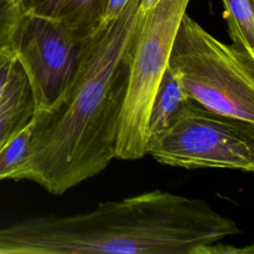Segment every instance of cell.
I'll use <instances>...</instances> for the list:
<instances>
[{"mask_svg": "<svg viewBox=\"0 0 254 254\" xmlns=\"http://www.w3.org/2000/svg\"><path fill=\"white\" fill-rule=\"evenodd\" d=\"M140 1L130 0L119 15L103 19L80 44L64 91L50 108L34 113L29 155L15 181L30 180L63 194L115 159Z\"/></svg>", "mask_w": 254, "mask_h": 254, "instance_id": "6da1fadb", "label": "cell"}, {"mask_svg": "<svg viewBox=\"0 0 254 254\" xmlns=\"http://www.w3.org/2000/svg\"><path fill=\"white\" fill-rule=\"evenodd\" d=\"M241 233L200 198L155 190L87 212L44 215L0 228V254H202Z\"/></svg>", "mask_w": 254, "mask_h": 254, "instance_id": "7a4b0ae2", "label": "cell"}, {"mask_svg": "<svg viewBox=\"0 0 254 254\" xmlns=\"http://www.w3.org/2000/svg\"><path fill=\"white\" fill-rule=\"evenodd\" d=\"M168 67L191 100L254 123V57L220 42L187 14L174 38Z\"/></svg>", "mask_w": 254, "mask_h": 254, "instance_id": "3957f363", "label": "cell"}, {"mask_svg": "<svg viewBox=\"0 0 254 254\" xmlns=\"http://www.w3.org/2000/svg\"><path fill=\"white\" fill-rule=\"evenodd\" d=\"M189 1L160 0L147 15L138 13L139 26L119 120L115 159L133 161L147 155L150 107Z\"/></svg>", "mask_w": 254, "mask_h": 254, "instance_id": "277c9868", "label": "cell"}, {"mask_svg": "<svg viewBox=\"0 0 254 254\" xmlns=\"http://www.w3.org/2000/svg\"><path fill=\"white\" fill-rule=\"evenodd\" d=\"M147 154L158 163L184 169L254 171V123L222 115L192 101Z\"/></svg>", "mask_w": 254, "mask_h": 254, "instance_id": "5b68a950", "label": "cell"}, {"mask_svg": "<svg viewBox=\"0 0 254 254\" xmlns=\"http://www.w3.org/2000/svg\"><path fill=\"white\" fill-rule=\"evenodd\" d=\"M11 48L28 78L35 112L50 108L75 71L80 43L61 23L21 13Z\"/></svg>", "mask_w": 254, "mask_h": 254, "instance_id": "8992f818", "label": "cell"}, {"mask_svg": "<svg viewBox=\"0 0 254 254\" xmlns=\"http://www.w3.org/2000/svg\"><path fill=\"white\" fill-rule=\"evenodd\" d=\"M109 0H17L22 14L64 25L81 44L101 23Z\"/></svg>", "mask_w": 254, "mask_h": 254, "instance_id": "52a82bcc", "label": "cell"}, {"mask_svg": "<svg viewBox=\"0 0 254 254\" xmlns=\"http://www.w3.org/2000/svg\"><path fill=\"white\" fill-rule=\"evenodd\" d=\"M35 113V103L28 78L16 61L0 99V149L26 126Z\"/></svg>", "mask_w": 254, "mask_h": 254, "instance_id": "ba28073f", "label": "cell"}, {"mask_svg": "<svg viewBox=\"0 0 254 254\" xmlns=\"http://www.w3.org/2000/svg\"><path fill=\"white\" fill-rule=\"evenodd\" d=\"M192 101L167 65L150 107L147 143L165 132Z\"/></svg>", "mask_w": 254, "mask_h": 254, "instance_id": "9c48e42d", "label": "cell"}, {"mask_svg": "<svg viewBox=\"0 0 254 254\" xmlns=\"http://www.w3.org/2000/svg\"><path fill=\"white\" fill-rule=\"evenodd\" d=\"M232 44L254 57V0H222Z\"/></svg>", "mask_w": 254, "mask_h": 254, "instance_id": "30bf717a", "label": "cell"}, {"mask_svg": "<svg viewBox=\"0 0 254 254\" xmlns=\"http://www.w3.org/2000/svg\"><path fill=\"white\" fill-rule=\"evenodd\" d=\"M33 119L0 149V181L15 180L29 155Z\"/></svg>", "mask_w": 254, "mask_h": 254, "instance_id": "8fae6325", "label": "cell"}, {"mask_svg": "<svg viewBox=\"0 0 254 254\" xmlns=\"http://www.w3.org/2000/svg\"><path fill=\"white\" fill-rule=\"evenodd\" d=\"M20 15L17 0H0V51L11 48L12 36Z\"/></svg>", "mask_w": 254, "mask_h": 254, "instance_id": "7c38bea8", "label": "cell"}, {"mask_svg": "<svg viewBox=\"0 0 254 254\" xmlns=\"http://www.w3.org/2000/svg\"><path fill=\"white\" fill-rule=\"evenodd\" d=\"M16 61L12 48H6L0 51V99L8 83Z\"/></svg>", "mask_w": 254, "mask_h": 254, "instance_id": "4fadbf2b", "label": "cell"}, {"mask_svg": "<svg viewBox=\"0 0 254 254\" xmlns=\"http://www.w3.org/2000/svg\"><path fill=\"white\" fill-rule=\"evenodd\" d=\"M253 252H254V249L252 245L239 248L233 245L223 244L222 241L208 245L202 250V254H245V253L252 254Z\"/></svg>", "mask_w": 254, "mask_h": 254, "instance_id": "5bb4252c", "label": "cell"}, {"mask_svg": "<svg viewBox=\"0 0 254 254\" xmlns=\"http://www.w3.org/2000/svg\"><path fill=\"white\" fill-rule=\"evenodd\" d=\"M160 0H141L139 7H138V12L145 16L147 15L159 2Z\"/></svg>", "mask_w": 254, "mask_h": 254, "instance_id": "9a60e30c", "label": "cell"}]
</instances>
